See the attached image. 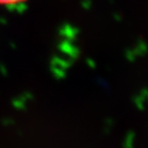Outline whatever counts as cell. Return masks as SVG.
Segmentation results:
<instances>
[{
    "instance_id": "1",
    "label": "cell",
    "mask_w": 148,
    "mask_h": 148,
    "mask_svg": "<svg viewBox=\"0 0 148 148\" xmlns=\"http://www.w3.org/2000/svg\"><path fill=\"white\" fill-rule=\"evenodd\" d=\"M28 0H0V5L5 7H14L24 4Z\"/></svg>"
}]
</instances>
